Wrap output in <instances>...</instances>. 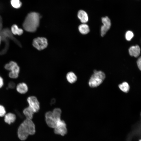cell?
<instances>
[{"instance_id":"6da1fadb","label":"cell","mask_w":141,"mask_h":141,"mask_svg":"<svg viewBox=\"0 0 141 141\" xmlns=\"http://www.w3.org/2000/svg\"><path fill=\"white\" fill-rule=\"evenodd\" d=\"M35 125L31 120L26 119L20 124L17 130L19 138L22 140H26L29 135L35 133Z\"/></svg>"},{"instance_id":"7a4b0ae2","label":"cell","mask_w":141,"mask_h":141,"mask_svg":"<svg viewBox=\"0 0 141 141\" xmlns=\"http://www.w3.org/2000/svg\"><path fill=\"white\" fill-rule=\"evenodd\" d=\"M40 18L38 13L32 12L28 14L23 24L24 29L28 32H35L39 26Z\"/></svg>"},{"instance_id":"3957f363","label":"cell","mask_w":141,"mask_h":141,"mask_svg":"<svg viewBox=\"0 0 141 141\" xmlns=\"http://www.w3.org/2000/svg\"><path fill=\"white\" fill-rule=\"evenodd\" d=\"M0 35L2 37V41L4 42L5 45L4 48L0 51V55H4L7 53L9 47V40L13 41L19 46H21L19 41L14 37L9 28H3L0 32Z\"/></svg>"},{"instance_id":"277c9868","label":"cell","mask_w":141,"mask_h":141,"mask_svg":"<svg viewBox=\"0 0 141 141\" xmlns=\"http://www.w3.org/2000/svg\"><path fill=\"white\" fill-rule=\"evenodd\" d=\"M105 77V74L103 72L94 70L89 80V85L91 87H97L102 83Z\"/></svg>"},{"instance_id":"5b68a950","label":"cell","mask_w":141,"mask_h":141,"mask_svg":"<svg viewBox=\"0 0 141 141\" xmlns=\"http://www.w3.org/2000/svg\"><path fill=\"white\" fill-rule=\"evenodd\" d=\"M32 45L37 50H42L47 47L48 45L47 40L44 37H38L33 39Z\"/></svg>"},{"instance_id":"8992f818","label":"cell","mask_w":141,"mask_h":141,"mask_svg":"<svg viewBox=\"0 0 141 141\" xmlns=\"http://www.w3.org/2000/svg\"><path fill=\"white\" fill-rule=\"evenodd\" d=\"M46 122L50 127L54 128L57 125L58 122L61 120H57L54 115L52 111H49L45 114Z\"/></svg>"},{"instance_id":"52a82bcc","label":"cell","mask_w":141,"mask_h":141,"mask_svg":"<svg viewBox=\"0 0 141 141\" xmlns=\"http://www.w3.org/2000/svg\"><path fill=\"white\" fill-rule=\"evenodd\" d=\"M27 101L29 106L35 113L39 111L40 109V103L37 98L33 96H30L28 97Z\"/></svg>"},{"instance_id":"ba28073f","label":"cell","mask_w":141,"mask_h":141,"mask_svg":"<svg viewBox=\"0 0 141 141\" xmlns=\"http://www.w3.org/2000/svg\"><path fill=\"white\" fill-rule=\"evenodd\" d=\"M54 128V133L56 134L64 136L67 132L66 124L63 120H61L58 122L57 125Z\"/></svg>"},{"instance_id":"9c48e42d","label":"cell","mask_w":141,"mask_h":141,"mask_svg":"<svg viewBox=\"0 0 141 141\" xmlns=\"http://www.w3.org/2000/svg\"><path fill=\"white\" fill-rule=\"evenodd\" d=\"M102 21L103 25L101 29V33L102 36L103 37L110 28L111 22L110 19L107 16L102 18Z\"/></svg>"},{"instance_id":"30bf717a","label":"cell","mask_w":141,"mask_h":141,"mask_svg":"<svg viewBox=\"0 0 141 141\" xmlns=\"http://www.w3.org/2000/svg\"><path fill=\"white\" fill-rule=\"evenodd\" d=\"M4 68L10 72L19 74L20 67L17 63L14 61H11L6 64L4 66Z\"/></svg>"},{"instance_id":"8fae6325","label":"cell","mask_w":141,"mask_h":141,"mask_svg":"<svg viewBox=\"0 0 141 141\" xmlns=\"http://www.w3.org/2000/svg\"><path fill=\"white\" fill-rule=\"evenodd\" d=\"M129 52L131 56L137 57L140 54V48L138 45L132 46L129 49Z\"/></svg>"},{"instance_id":"7c38bea8","label":"cell","mask_w":141,"mask_h":141,"mask_svg":"<svg viewBox=\"0 0 141 141\" xmlns=\"http://www.w3.org/2000/svg\"><path fill=\"white\" fill-rule=\"evenodd\" d=\"M16 90L19 93L24 94L27 92L28 88L27 85L25 83H21L17 84L16 87Z\"/></svg>"},{"instance_id":"4fadbf2b","label":"cell","mask_w":141,"mask_h":141,"mask_svg":"<svg viewBox=\"0 0 141 141\" xmlns=\"http://www.w3.org/2000/svg\"><path fill=\"white\" fill-rule=\"evenodd\" d=\"M78 17L83 23H85L88 20V17L87 14L83 10H80L78 11Z\"/></svg>"},{"instance_id":"5bb4252c","label":"cell","mask_w":141,"mask_h":141,"mask_svg":"<svg viewBox=\"0 0 141 141\" xmlns=\"http://www.w3.org/2000/svg\"><path fill=\"white\" fill-rule=\"evenodd\" d=\"M4 116L5 122L9 124H10L11 123L14 122L16 119L15 115L11 113L6 114Z\"/></svg>"},{"instance_id":"9a60e30c","label":"cell","mask_w":141,"mask_h":141,"mask_svg":"<svg viewBox=\"0 0 141 141\" xmlns=\"http://www.w3.org/2000/svg\"><path fill=\"white\" fill-rule=\"evenodd\" d=\"M23 113L26 117V119L32 120L33 118V114L35 113L28 106L24 109Z\"/></svg>"},{"instance_id":"2e32d148","label":"cell","mask_w":141,"mask_h":141,"mask_svg":"<svg viewBox=\"0 0 141 141\" xmlns=\"http://www.w3.org/2000/svg\"><path fill=\"white\" fill-rule=\"evenodd\" d=\"M66 78L68 82L72 84L75 83L77 80V77L73 72H68L66 75Z\"/></svg>"},{"instance_id":"e0dca14e","label":"cell","mask_w":141,"mask_h":141,"mask_svg":"<svg viewBox=\"0 0 141 141\" xmlns=\"http://www.w3.org/2000/svg\"><path fill=\"white\" fill-rule=\"evenodd\" d=\"M10 30L13 35H17L19 36L22 35L23 32V30L18 27L16 24H14L11 26Z\"/></svg>"},{"instance_id":"ac0fdd59","label":"cell","mask_w":141,"mask_h":141,"mask_svg":"<svg viewBox=\"0 0 141 141\" xmlns=\"http://www.w3.org/2000/svg\"><path fill=\"white\" fill-rule=\"evenodd\" d=\"M78 29L80 32L83 34H86L90 31L89 26L85 23L80 25L79 26Z\"/></svg>"},{"instance_id":"d6986e66","label":"cell","mask_w":141,"mask_h":141,"mask_svg":"<svg viewBox=\"0 0 141 141\" xmlns=\"http://www.w3.org/2000/svg\"><path fill=\"white\" fill-rule=\"evenodd\" d=\"M120 90L124 92L127 93L129 91L130 87L129 84L126 82H123L119 85Z\"/></svg>"},{"instance_id":"ffe728a7","label":"cell","mask_w":141,"mask_h":141,"mask_svg":"<svg viewBox=\"0 0 141 141\" xmlns=\"http://www.w3.org/2000/svg\"><path fill=\"white\" fill-rule=\"evenodd\" d=\"M52 112L54 115L57 119V120L61 119V110L60 108H55L53 110Z\"/></svg>"},{"instance_id":"44dd1931","label":"cell","mask_w":141,"mask_h":141,"mask_svg":"<svg viewBox=\"0 0 141 141\" xmlns=\"http://www.w3.org/2000/svg\"><path fill=\"white\" fill-rule=\"evenodd\" d=\"M11 4L14 8L16 9L19 8L22 5L20 0H11Z\"/></svg>"},{"instance_id":"7402d4cb","label":"cell","mask_w":141,"mask_h":141,"mask_svg":"<svg viewBox=\"0 0 141 141\" xmlns=\"http://www.w3.org/2000/svg\"><path fill=\"white\" fill-rule=\"evenodd\" d=\"M134 36V34L133 32L131 31H127L125 34V38L128 41L130 40Z\"/></svg>"},{"instance_id":"603a6c76","label":"cell","mask_w":141,"mask_h":141,"mask_svg":"<svg viewBox=\"0 0 141 141\" xmlns=\"http://www.w3.org/2000/svg\"><path fill=\"white\" fill-rule=\"evenodd\" d=\"M6 111L4 107L2 105H0V117H3L6 114Z\"/></svg>"},{"instance_id":"cb8c5ba5","label":"cell","mask_w":141,"mask_h":141,"mask_svg":"<svg viewBox=\"0 0 141 141\" xmlns=\"http://www.w3.org/2000/svg\"><path fill=\"white\" fill-rule=\"evenodd\" d=\"M137 64L139 69L141 71V56L138 59L137 61Z\"/></svg>"},{"instance_id":"d4e9b609","label":"cell","mask_w":141,"mask_h":141,"mask_svg":"<svg viewBox=\"0 0 141 141\" xmlns=\"http://www.w3.org/2000/svg\"><path fill=\"white\" fill-rule=\"evenodd\" d=\"M15 87V84L14 82H10L9 83L8 85L9 87L11 89H13Z\"/></svg>"},{"instance_id":"484cf974","label":"cell","mask_w":141,"mask_h":141,"mask_svg":"<svg viewBox=\"0 0 141 141\" xmlns=\"http://www.w3.org/2000/svg\"><path fill=\"white\" fill-rule=\"evenodd\" d=\"M3 29L2 19L1 16L0 15V32L2 31Z\"/></svg>"},{"instance_id":"4316f807","label":"cell","mask_w":141,"mask_h":141,"mask_svg":"<svg viewBox=\"0 0 141 141\" xmlns=\"http://www.w3.org/2000/svg\"><path fill=\"white\" fill-rule=\"evenodd\" d=\"M3 80L2 78L0 75V88H1L3 85Z\"/></svg>"},{"instance_id":"83f0119b","label":"cell","mask_w":141,"mask_h":141,"mask_svg":"<svg viewBox=\"0 0 141 141\" xmlns=\"http://www.w3.org/2000/svg\"><path fill=\"white\" fill-rule=\"evenodd\" d=\"M2 41V39L1 36L0 35V45L1 44V42Z\"/></svg>"},{"instance_id":"f1b7e54d","label":"cell","mask_w":141,"mask_h":141,"mask_svg":"<svg viewBox=\"0 0 141 141\" xmlns=\"http://www.w3.org/2000/svg\"><path fill=\"white\" fill-rule=\"evenodd\" d=\"M139 141H141V140H140Z\"/></svg>"},{"instance_id":"f546056e","label":"cell","mask_w":141,"mask_h":141,"mask_svg":"<svg viewBox=\"0 0 141 141\" xmlns=\"http://www.w3.org/2000/svg\"></svg>"}]
</instances>
